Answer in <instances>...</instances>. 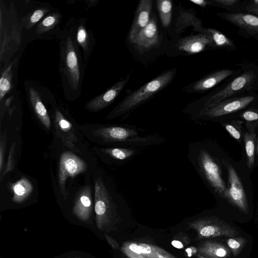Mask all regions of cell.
I'll use <instances>...</instances> for the list:
<instances>
[{"mask_svg": "<svg viewBox=\"0 0 258 258\" xmlns=\"http://www.w3.org/2000/svg\"><path fill=\"white\" fill-rule=\"evenodd\" d=\"M6 135L2 136L0 145V170L2 171L3 164L4 152L6 148Z\"/></svg>", "mask_w": 258, "mask_h": 258, "instance_id": "obj_37", "label": "cell"}, {"mask_svg": "<svg viewBox=\"0 0 258 258\" xmlns=\"http://www.w3.org/2000/svg\"><path fill=\"white\" fill-rule=\"evenodd\" d=\"M213 2L224 7H230L238 2L237 0H214Z\"/></svg>", "mask_w": 258, "mask_h": 258, "instance_id": "obj_39", "label": "cell"}, {"mask_svg": "<svg viewBox=\"0 0 258 258\" xmlns=\"http://www.w3.org/2000/svg\"><path fill=\"white\" fill-rule=\"evenodd\" d=\"M54 117L56 136L60 138L66 146L70 149H75L74 144L77 142V138L72 124L57 108L55 109Z\"/></svg>", "mask_w": 258, "mask_h": 258, "instance_id": "obj_16", "label": "cell"}, {"mask_svg": "<svg viewBox=\"0 0 258 258\" xmlns=\"http://www.w3.org/2000/svg\"><path fill=\"white\" fill-rule=\"evenodd\" d=\"M224 18L235 25L249 33L258 34V17L254 15L244 13H228Z\"/></svg>", "mask_w": 258, "mask_h": 258, "instance_id": "obj_24", "label": "cell"}, {"mask_svg": "<svg viewBox=\"0 0 258 258\" xmlns=\"http://www.w3.org/2000/svg\"><path fill=\"white\" fill-rule=\"evenodd\" d=\"M244 141L245 153L247 157V164L249 168L252 167L254 162L255 147V134L252 127L245 133Z\"/></svg>", "mask_w": 258, "mask_h": 258, "instance_id": "obj_29", "label": "cell"}, {"mask_svg": "<svg viewBox=\"0 0 258 258\" xmlns=\"http://www.w3.org/2000/svg\"><path fill=\"white\" fill-rule=\"evenodd\" d=\"M20 55L15 57L6 67L1 70L0 102L14 88L19 66Z\"/></svg>", "mask_w": 258, "mask_h": 258, "instance_id": "obj_20", "label": "cell"}, {"mask_svg": "<svg viewBox=\"0 0 258 258\" xmlns=\"http://www.w3.org/2000/svg\"><path fill=\"white\" fill-rule=\"evenodd\" d=\"M213 45H214L211 36L206 33H201L181 39L177 47L181 51L195 54L202 52L207 46Z\"/></svg>", "mask_w": 258, "mask_h": 258, "instance_id": "obj_18", "label": "cell"}, {"mask_svg": "<svg viewBox=\"0 0 258 258\" xmlns=\"http://www.w3.org/2000/svg\"><path fill=\"white\" fill-rule=\"evenodd\" d=\"M201 255L210 258H230L229 249L224 244L208 241L203 243L199 248Z\"/></svg>", "mask_w": 258, "mask_h": 258, "instance_id": "obj_26", "label": "cell"}, {"mask_svg": "<svg viewBox=\"0 0 258 258\" xmlns=\"http://www.w3.org/2000/svg\"><path fill=\"white\" fill-rule=\"evenodd\" d=\"M129 249L132 251L137 253L138 254L141 255V251L139 247V245H138L136 243H131L129 245L128 247Z\"/></svg>", "mask_w": 258, "mask_h": 258, "instance_id": "obj_43", "label": "cell"}, {"mask_svg": "<svg viewBox=\"0 0 258 258\" xmlns=\"http://www.w3.org/2000/svg\"><path fill=\"white\" fill-rule=\"evenodd\" d=\"M247 240L243 237H231L227 241V243L230 249L232 251L233 256H237L245 244Z\"/></svg>", "mask_w": 258, "mask_h": 258, "instance_id": "obj_32", "label": "cell"}, {"mask_svg": "<svg viewBox=\"0 0 258 258\" xmlns=\"http://www.w3.org/2000/svg\"><path fill=\"white\" fill-rule=\"evenodd\" d=\"M254 97L247 96L240 98L225 99L215 106L191 116V119H200L202 118H215L231 113L247 106L253 101Z\"/></svg>", "mask_w": 258, "mask_h": 258, "instance_id": "obj_8", "label": "cell"}, {"mask_svg": "<svg viewBox=\"0 0 258 258\" xmlns=\"http://www.w3.org/2000/svg\"><path fill=\"white\" fill-rule=\"evenodd\" d=\"M62 15L57 11H52L47 15L33 29L34 36L39 39H48L53 35L55 36L60 30L59 25Z\"/></svg>", "mask_w": 258, "mask_h": 258, "instance_id": "obj_17", "label": "cell"}, {"mask_svg": "<svg viewBox=\"0 0 258 258\" xmlns=\"http://www.w3.org/2000/svg\"><path fill=\"white\" fill-rule=\"evenodd\" d=\"M198 257L199 258H210V257H206V256H204V255H201V254H200L198 255Z\"/></svg>", "mask_w": 258, "mask_h": 258, "instance_id": "obj_46", "label": "cell"}, {"mask_svg": "<svg viewBox=\"0 0 258 258\" xmlns=\"http://www.w3.org/2000/svg\"><path fill=\"white\" fill-rule=\"evenodd\" d=\"M188 256H191L192 254L196 253L197 249L195 247H189L185 249Z\"/></svg>", "mask_w": 258, "mask_h": 258, "instance_id": "obj_45", "label": "cell"}, {"mask_svg": "<svg viewBox=\"0 0 258 258\" xmlns=\"http://www.w3.org/2000/svg\"><path fill=\"white\" fill-rule=\"evenodd\" d=\"M187 158L191 164L214 191L223 197L227 188L221 169L211 153L200 142H192L188 146Z\"/></svg>", "mask_w": 258, "mask_h": 258, "instance_id": "obj_4", "label": "cell"}, {"mask_svg": "<svg viewBox=\"0 0 258 258\" xmlns=\"http://www.w3.org/2000/svg\"><path fill=\"white\" fill-rule=\"evenodd\" d=\"M14 196L13 200L20 203L25 200L33 190V186L30 181L23 177L12 185Z\"/></svg>", "mask_w": 258, "mask_h": 258, "instance_id": "obj_28", "label": "cell"}, {"mask_svg": "<svg viewBox=\"0 0 258 258\" xmlns=\"http://www.w3.org/2000/svg\"><path fill=\"white\" fill-rule=\"evenodd\" d=\"M151 247L156 258H176L160 247L154 245H151Z\"/></svg>", "mask_w": 258, "mask_h": 258, "instance_id": "obj_33", "label": "cell"}, {"mask_svg": "<svg viewBox=\"0 0 258 258\" xmlns=\"http://www.w3.org/2000/svg\"><path fill=\"white\" fill-rule=\"evenodd\" d=\"M174 70L167 71L126 96L106 116L110 120L126 115L165 88L173 80Z\"/></svg>", "mask_w": 258, "mask_h": 258, "instance_id": "obj_5", "label": "cell"}, {"mask_svg": "<svg viewBox=\"0 0 258 258\" xmlns=\"http://www.w3.org/2000/svg\"><path fill=\"white\" fill-rule=\"evenodd\" d=\"M145 148L113 146L104 148L102 152L118 164L128 162L143 152Z\"/></svg>", "mask_w": 258, "mask_h": 258, "instance_id": "obj_22", "label": "cell"}, {"mask_svg": "<svg viewBox=\"0 0 258 258\" xmlns=\"http://www.w3.org/2000/svg\"><path fill=\"white\" fill-rule=\"evenodd\" d=\"M25 88L27 97L36 116L47 129H50V119L42 101L40 85L29 81L25 82Z\"/></svg>", "mask_w": 258, "mask_h": 258, "instance_id": "obj_12", "label": "cell"}, {"mask_svg": "<svg viewBox=\"0 0 258 258\" xmlns=\"http://www.w3.org/2000/svg\"><path fill=\"white\" fill-rule=\"evenodd\" d=\"M55 37L59 47V72L64 95L68 100L74 101L81 95L87 64L76 41L73 19L68 20Z\"/></svg>", "mask_w": 258, "mask_h": 258, "instance_id": "obj_1", "label": "cell"}, {"mask_svg": "<svg viewBox=\"0 0 258 258\" xmlns=\"http://www.w3.org/2000/svg\"><path fill=\"white\" fill-rule=\"evenodd\" d=\"M156 5L162 26L165 28L168 27L172 18V2L170 0H158Z\"/></svg>", "mask_w": 258, "mask_h": 258, "instance_id": "obj_30", "label": "cell"}, {"mask_svg": "<svg viewBox=\"0 0 258 258\" xmlns=\"http://www.w3.org/2000/svg\"><path fill=\"white\" fill-rule=\"evenodd\" d=\"M204 33L209 35L212 39L214 45L220 47H230L234 45L228 37L221 32L212 28L206 29Z\"/></svg>", "mask_w": 258, "mask_h": 258, "instance_id": "obj_31", "label": "cell"}, {"mask_svg": "<svg viewBox=\"0 0 258 258\" xmlns=\"http://www.w3.org/2000/svg\"><path fill=\"white\" fill-rule=\"evenodd\" d=\"M152 6V0H142L139 2L130 31V41L148 24Z\"/></svg>", "mask_w": 258, "mask_h": 258, "instance_id": "obj_19", "label": "cell"}, {"mask_svg": "<svg viewBox=\"0 0 258 258\" xmlns=\"http://www.w3.org/2000/svg\"><path fill=\"white\" fill-rule=\"evenodd\" d=\"M171 244L175 248H182L184 247L183 244L178 240H173L171 242Z\"/></svg>", "mask_w": 258, "mask_h": 258, "instance_id": "obj_44", "label": "cell"}, {"mask_svg": "<svg viewBox=\"0 0 258 258\" xmlns=\"http://www.w3.org/2000/svg\"><path fill=\"white\" fill-rule=\"evenodd\" d=\"M139 247L141 251V255L143 256L146 258H156L150 245L142 243L139 245Z\"/></svg>", "mask_w": 258, "mask_h": 258, "instance_id": "obj_35", "label": "cell"}, {"mask_svg": "<svg viewBox=\"0 0 258 258\" xmlns=\"http://www.w3.org/2000/svg\"><path fill=\"white\" fill-rule=\"evenodd\" d=\"M86 168V164L75 154L65 152L61 155L59 162L58 181L61 192L64 199L67 198L68 195L65 187L67 178L74 177L84 172Z\"/></svg>", "mask_w": 258, "mask_h": 258, "instance_id": "obj_10", "label": "cell"}, {"mask_svg": "<svg viewBox=\"0 0 258 258\" xmlns=\"http://www.w3.org/2000/svg\"><path fill=\"white\" fill-rule=\"evenodd\" d=\"M241 116L247 121H254L258 119V113L251 110H247L244 112L242 114Z\"/></svg>", "mask_w": 258, "mask_h": 258, "instance_id": "obj_38", "label": "cell"}, {"mask_svg": "<svg viewBox=\"0 0 258 258\" xmlns=\"http://www.w3.org/2000/svg\"><path fill=\"white\" fill-rule=\"evenodd\" d=\"M76 41L80 46L85 62L87 64L95 45L93 32L88 28L86 20L83 18L73 19Z\"/></svg>", "mask_w": 258, "mask_h": 258, "instance_id": "obj_15", "label": "cell"}, {"mask_svg": "<svg viewBox=\"0 0 258 258\" xmlns=\"http://www.w3.org/2000/svg\"><path fill=\"white\" fill-rule=\"evenodd\" d=\"M226 167L229 187H227L223 197L246 214L248 212V206L242 183L233 166L227 163Z\"/></svg>", "mask_w": 258, "mask_h": 258, "instance_id": "obj_9", "label": "cell"}, {"mask_svg": "<svg viewBox=\"0 0 258 258\" xmlns=\"http://www.w3.org/2000/svg\"><path fill=\"white\" fill-rule=\"evenodd\" d=\"M225 127L233 138L237 141L240 140L241 138L240 133L234 126L231 124H226Z\"/></svg>", "mask_w": 258, "mask_h": 258, "instance_id": "obj_36", "label": "cell"}, {"mask_svg": "<svg viewBox=\"0 0 258 258\" xmlns=\"http://www.w3.org/2000/svg\"><path fill=\"white\" fill-rule=\"evenodd\" d=\"M189 1L200 7L203 8L206 7L209 4V2L205 0H190Z\"/></svg>", "mask_w": 258, "mask_h": 258, "instance_id": "obj_42", "label": "cell"}, {"mask_svg": "<svg viewBox=\"0 0 258 258\" xmlns=\"http://www.w3.org/2000/svg\"><path fill=\"white\" fill-rule=\"evenodd\" d=\"M233 71L222 70L216 71L203 77L186 87V90L191 92H202L209 90L231 76Z\"/></svg>", "mask_w": 258, "mask_h": 258, "instance_id": "obj_21", "label": "cell"}, {"mask_svg": "<svg viewBox=\"0 0 258 258\" xmlns=\"http://www.w3.org/2000/svg\"><path fill=\"white\" fill-rule=\"evenodd\" d=\"M92 209L91 189L84 187L78 196L73 209V213L81 220L86 221L90 217Z\"/></svg>", "mask_w": 258, "mask_h": 258, "instance_id": "obj_23", "label": "cell"}, {"mask_svg": "<svg viewBox=\"0 0 258 258\" xmlns=\"http://www.w3.org/2000/svg\"><path fill=\"white\" fill-rule=\"evenodd\" d=\"M23 28L14 1H0V70L6 67L22 47Z\"/></svg>", "mask_w": 258, "mask_h": 258, "instance_id": "obj_2", "label": "cell"}, {"mask_svg": "<svg viewBox=\"0 0 258 258\" xmlns=\"http://www.w3.org/2000/svg\"><path fill=\"white\" fill-rule=\"evenodd\" d=\"M123 251L127 254L130 258H146L142 255L135 253L132 251L127 247H123L122 248Z\"/></svg>", "mask_w": 258, "mask_h": 258, "instance_id": "obj_40", "label": "cell"}, {"mask_svg": "<svg viewBox=\"0 0 258 258\" xmlns=\"http://www.w3.org/2000/svg\"><path fill=\"white\" fill-rule=\"evenodd\" d=\"M111 191L100 177L96 179L94 209L96 224L100 229L109 221L113 214L116 213L115 196Z\"/></svg>", "mask_w": 258, "mask_h": 258, "instance_id": "obj_6", "label": "cell"}, {"mask_svg": "<svg viewBox=\"0 0 258 258\" xmlns=\"http://www.w3.org/2000/svg\"><path fill=\"white\" fill-rule=\"evenodd\" d=\"M130 78V74H128L105 92L92 99L86 104L84 106L85 109L90 112H95L110 105L123 90Z\"/></svg>", "mask_w": 258, "mask_h": 258, "instance_id": "obj_13", "label": "cell"}, {"mask_svg": "<svg viewBox=\"0 0 258 258\" xmlns=\"http://www.w3.org/2000/svg\"><path fill=\"white\" fill-rule=\"evenodd\" d=\"M103 142L114 146L146 148L164 142L163 137L128 124L107 125L93 131Z\"/></svg>", "mask_w": 258, "mask_h": 258, "instance_id": "obj_3", "label": "cell"}, {"mask_svg": "<svg viewBox=\"0 0 258 258\" xmlns=\"http://www.w3.org/2000/svg\"><path fill=\"white\" fill-rule=\"evenodd\" d=\"M15 144H13L11 148L8 161L7 163V165L6 166V169L3 173V174L1 176V181L3 179V177L8 172L11 171L14 167V154L15 151Z\"/></svg>", "mask_w": 258, "mask_h": 258, "instance_id": "obj_34", "label": "cell"}, {"mask_svg": "<svg viewBox=\"0 0 258 258\" xmlns=\"http://www.w3.org/2000/svg\"><path fill=\"white\" fill-rule=\"evenodd\" d=\"M157 19H150L148 24L130 42L139 51H146L156 47L159 44Z\"/></svg>", "mask_w": 258, "mask_h": 258, "instance_id": "obj_14", "label": "cell"}, {"mask_svg": "<svg viewBox=\"0 0 258 258\" xmlns=\"http://www.w3.org/2000/svg\"><path fill=\"white\" fill-rule=\"evenodd\" d=\"M246 10L248 12L254 14L255 16H258V5H254L251 3L246 7Z\"/></svg>", "mask_w": 258, "mask_h": 258, "instance_id": "obj_41", "label": "cell"}, {"mask_svg": "<svg viewBox=\"0 0 258 258\" xmlns=\"http://www.w3.org/2000/svg\"><path fill=\"white\" fill-rule=\"evenodd\" d=\"M53 10L48 6L40 7L27 13L20 18L23 29L26 31L33 30L36 26Z\"/></svg>", "mask_w": 258, "mask_h": 258, "instance_id": "obj_25", "label": "cell"}, {"mask_svg": "<svg viewBox=\"0 0 258 258\" xmlns=\"http://www.w3.org/2000/svg\"><path fill=\"white\" fill-rule=\"evenodd\" d=\"M256 152L257 154L258 155V139H257V145H256Z\"/></svg>", "mask_w": 258, "mask_h": 258, "instance_id": "obj_47", "label": "cell"}, {"mask_svg": "<svg viewBox=\"0 0 258 258\" xmlns=\"http://www.w3.org/2000/svg\"><path fill=\"white\" fill-rule=\"evenodd\" d=\"M195 224L200 238H212L220 236L233 237L238 233L234 228L217 218L199 219Z\"/></svg>", "mask_w": 258, "mask_h": 258, "instance_id": "obj_11", "label": "cell"}, {"mask_svg": "<svg viewBox=\"0 0 258 258\" xmlns=\"http://www.w3.org/2000/svg\"><path fill=\"white\" fill-rule=\"evenodd\" d=\"M254 78L255 76L253 71L245 72L234 79L223 89L208 97L205 100L201 109L194 114L206 110L227 99V98L240 92L249 86Z\"/></svg>", "mask_w": 258, "mask_h": 258, "instance_id": "obj_7", "label": "cell"}, {"mask_svg": "<svg viewBox=\"0 0 258 258\" xmlns=\"http://www.w3.org/2000/svg\"><path fill=\"white\" fill-rule=\"evenodd\" d=\"M192 26L196 31L204 33L206 29L202 26L201 21L192 13L181 12L176 23V30L179 32L187 27Z\"/></svg>", "mask_w": 258, "mask_h": 258, "instance_id": "obj_27", "label": "cell"}]
</instances>
